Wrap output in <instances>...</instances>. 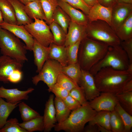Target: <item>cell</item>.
<instances>
[{"instance_id": "obj_1", "label": "cell", "mask_w": 132, "mask_h": 132, "mask_svg": "<svg viewBox=\"0 0 132 132\" xmlns=\"http://www.w3.org/2000/svg\"><path fill=\"white\" fill-rule=\"evenodd\" d=\"M94 77L97 87L100 92L116 95L120 93L125 84L132 79V75L126 70L106 67L100 69Z\"/></svg>"}, {"instance_id": "obj_2", "label": "cell", "mask_w": 132, "mask_h": 132, "mask_svg": "<svg viewBox=\"0 0 132 132\" xmlns=\"http://www.w3.org/2000/svg\"><path fill=\"white\" fill-rule=\"evenodd\" d=\"M109 46L87 37L81 42L78 55L81 69L89 71L100 61L107 52Z\"/></svg>"}, {"instance_id": "obj_3", "label": "cell", "mask_w": 132, "mask_h": 132, "mask_svg": "<svg viewBox=\"0 0 132 132\" xmlns=\"http://www.w3.org/2000/svg\"><path fill=\"white\" fill-rule=\"evenodd\" d=\"M88 105L81 106L72 111L67 119L60 123H56L55 131L63 130L68 132L83 131L86 123L90 121L97 113Z\"/></svg>"}, {"instance_id": "obj_4", "label": "cell", "mask_w": 132, "mask_h": 132, "mask_svg": "<svg viewBox=\"0 0 132 132\" xmlns=\"http://www.w3.org/2000/svg\"><path fill=\"white\" fill-rule=\"evenodd\" d=\"M0 49L2 55L23 63L28 61L25 44L10 31L0 27Z\"/></svg>"}, {"instance_id": "obj_5", "label": "cell", "mask_w": 132, "mask_h": 132, "mask_svg": "<svg viewBox=\"0 0 132 132\" xmlns=\"http://www.w3.org/2000/svg\"><path fill=\"white\" fill-rule=\"evenodd\" d=\"M130 61L126 53L120 45L109 46L103 57L89 70L94 76L101 68L110 67L119 70H126Z\"/></svg>"}, {"instance_id": "obj_6", "label": "cell", "mask_w": 132, "mask_h": 132, "mask_svg": "<svg viewBox=\"0 0 132 132\" xmlns=\"http://www.w3.org/2000/svg\"><path fill=\"white\" fill-rule=\"evenodd\" d=\"M87 37L109 46L120 45L121 41L115 32L106 22L98 20L86 26Z\"/></svg>"}, {"instance_id": "obj_7", "label": "cell", "mask_w": 132, "mask_h": 132, "mask_svg": "<svg viewBox=\"0 0 132 132\" xmlns=\"http://www.w3.org/2000/svg\"><path fill=\"white\" fill-rule=\"evenodd\" d=\"M62 66L57 61L48 59L38 74L32 78L33 83L36 86L40 81H42L48 88L50 87L56 83Z\"/></svg>"}, {"instance_id": "obj_8", "label": "cell", "mask_w": 132, "mask_h": 132, "mask_svg": "<svg viewBox=\"0 0 132 132\" xmlns=\"http://www.w3.org/2000/svg\"><path fill=\"white\" fill-rule=\"evenodd\" d=\"M34 22L24 26L33 38L43 45L48 47L53 43V34L49 25L44 20L35 19Z\"/></svg>"}, {"instance_id": "obj_9", "label": "cell", "mask_w": 132, "mask_h": 132, "mask_svg": "<svg viewBox=\"0 0 132 132\" xmlns=\"http://www.w3.org/2000/svg\"><path fill=\"white\" fill-rule=\"evenodd\" d=\"M117 101L115 94L102 92L99 96L88 101V105L97 112L102 111L111 112L114 110Z\"/></svg>"}, {"instance_id": "obj_10", "label": "cell", "mask_w": 132, "mask_h": 132, "mask_svg": "<svg viewBox=\"0 0 132 132\" xmlns=\"http://www.w3.org/2000/svg\"><path fill=\"white\" fill-rule=\"evenodd\" d=\"M132 12V4L117 3L112 7L111 27L115 32Z\"/></svg>"}, {"instance_id": "obj_11", "label": "cell", "mask_w": 132, "mask_h": 132, "mask_svg": "<svg viewBox=\"0 0 132 132\" xmlns=\"http://www.w3.org/2000/svg\"><path fill=\"white\" fill-rule=\"evenodd\" d=\"M79 85L82 89L87 100L89 101L100 94L96 86L94 76L89 71L81 69Z\"/></svg>"}, {"instance_id": "obj_12", "label": "cell", "mask_w": 132, "mask_h": 132, "mask_svg": "<svg viewBox=\"0 0 132 132\" xmlns=\"http://www.w3.org/2000/svg\"><path fill=\"white\" fill-rule=\"evenodd\" d=\"M23 63L10 57L0 56V81L5 83L9 82V77L14 70H21Z\"/></svg>"}, {"instance_id": "obj_13", "label": "cell", "mask_w": 132, "mask_h": 132, "mask_svg": "<svg viewBox=\"0 0 132 132\" xmlns=\"http://www.w3.org/2000/svg\"><path fill=\"white\" fill-rule=\"evenodd\" d=\"M0 27L10 31L21 39L25 43L27 49L32 51L34 39L26 30L24 25L11 24L4 22L0 24Z\"/></svg>"}, {"instance_id": "obj_14", "label": "cell", "mask_w": 132, "mask_h": 132, "mask_svg": "<svg viewBox=\"0 0 132 132\" xmlns=\"http://www.w3.org/2000/svg\"><path fill=\"white\" fill-rule=\"evenodd\" d=\"M86 26L71 21L68 28L64 46L68 47L86 37Z\"/></svg>"}, {"instance_id": "obj_15", "label": "cell", "mask_w": 132, "mask_h": 132, "mask_svg": "<svg viewBox=\"0 0 132 132\" xmlns=\"http://www.w3.org/2000/svg\"><path fill=\"white\" fill-rule=\"evenodd\" d=\"M34 90L33 88H30L26 90L21 91L17 88L6 89L2 86L0 87V97L5 98L7 102L15 103L22 100H28V94Z\"/></svg>"}, {"instance_id": "obj_16", "label": "cell", "mask_w": 132, "mask_h": 132, "mask_svg": "<svg viewBox=\"0 0 132 132\" xmlns=\"http://www.w3.org/2000/svg\"><path fill=\"white\" fill-rule=\"evenodd\" d=\"M112 8L107 7L97 3L91 8L87 15L88 22L100 20L106 22L110 26Z\"/></svg>"}, {"instance_id": "obj_17", "label": "cell", "mask_w": 132, "mask_h": 132, "mask_svg": "<svg viewBox=\"0 0 132 132\" xmlns=\"http://www.w3.org/2000/svg\"><path fill=\"white\" fill-rule=\"evenodd\" d=\"M54 96L51 94L45 104L43 116L44 122V131L49 132L54 128L57 122L54 103Z\"/></svg>"}, {"instance_id": "obj_18", "label": "cell", "mask_w": 132, "mask_h": 132, "mask_svg": "<svg viewBox=\"0 0 132 132\" xmlns=\"http://www.w3.org/2000/svg\"><path fill=\"white\" fill-rule=\"evenodd\" d=\"M58 6L68 16L71 20L78 24L86 26L88 22L86 15L83 12L61 0H58Z\"/></svg>"}, {"instance_id": "obj_19", "label": "cell", "mask_w": 132, "mask_h": 132, "mask_svg": "<svg viewBox=\"0 0 132 132\" xmlns=\"http://www.w3.org/2000/svg\"><path fill=\"white\" fill-rule=\"evenodd\" d=\"M32 51L33 54L34 63L37 68L36 72L38 73L48 58L49 48V46L43 45L34 39Z\"/></svg>"}, {"instance_id": "obj_20", "label": "cell", "mask_w": 132, "mask_h": 132, "mask_svg": "<svg viewBox=\"0 0 132 132\" xmlns=\"http://www.w3.org/2000/svg\"><path fill=\"white\" fill-rule=\"evenodd\" d=\"M49 53L48 59L55 60L62 66L67 65L68 58L67 48L64 45L59 46L53 43L49 46Z\"/></svg>"}, {"instance_id": "obj_21", "label": "cell", "mask_w": 132, "mask_h": 132, "mask_svg": "<svg viewBox=\"0 0 132 132\" xmlns=\"http://www.w3.org/2000/svg\"><path fill=\"white\" fill-rule=\"evenodd\" d=\"M26 13L31 19H35L46 21L45 14L40 0H34L24 6Z\"/></svg>"}, {"instance_id": "obj_22", "label": "cell", "mask_w": 132, "mask_h": 132, "mask_svg": "<svg viewBox=\"0 0 132 132\" xmlns=\"http://www.w3.org/2000/svg\"><path fill=\"white\" fill-rule=\"evenodd\" d=\"M13 6L17 21V24L23 25L33 22L26 13L24 9L25 5L18 0H8Z\"/></svg>"}, {"instance_id": "obj_23", "label": "cell", "mask_w": 132, "mask_h": 132, "mask_svg": "<svg viewBox=\"0 0 132 132\" xmlns=\"http://www.w3.org/2000/svg\"><path fill=\"white\" fill-rule=\"evenodd\" d=\"M0 10L4 22L17 24V21L13 8L8 0H0Z\"/></svg>"}, {"instance_id": "obj_24", "label": "cell", "mask_w": 132, "mask_h": 132, "mask_svg": "<svg viewBox=\"0 0 132 132\" xmlns=\"http://www.w3.org/2000/svg\"><path fill=\"white\" fill-rule=\"evenodd\" d=\"M54 103L56 112V118L58 123L63 122L69 117L71 111L67 108L63 100L55 97Z\"/></svg>"}, {"instance_id": "obj_25", "label": "cell", "mask_w": 132, "mask_h": 132, "mask_svg": "<svg viewBox=\"0 0 132 132\" xmlns=\"http://www.w3.org/2000/svg\"><path fill=\"white\" fill-rule=\"evenodd\" d=\"M115 32L121 41L132 38V12Z\"/></svg>"}, {"instance_id": "obj_26", "label": "cell", "mask_w": 132, "mask_h": 132, "mask_svg": "<svg viewBox=\"0 0 132 132\" xmlns=\"http://www.w3.org/2000/svg\"><path fill=\"white\" fill-rule=\"evenodd\" d=\"M20 102L11 103L0 97V129L4 126L10 114Z\"/></svg>"}, {"instance_id": "obj_27", "label": "cell", "mask_w": 132, "mask_h": 132, "mask_svg": "<svg viewBox=\"0 0 132 132\" xmlns=\"http://www.w3.org/2000/svg\"><path fill=\"white\" fill-rule=\"evenodd\" d=\"M19 125L28 132H42L44 128V117L40 115L29 121L19 123Z\"/></svg>"}, {"instance_id": "obj_28", "label": "cell", "mask_w": 132, "mask_h": 132, "mask_svg": "<svg viewBox=\"0 0 132 132\" xmlns=\"http://www.w3.org/2000/svg\"><path fill=\"white\" fill-rule=\"evenodd\" d=\"M52 22L59 25L67 34L71 20L67 14L58 6L53 14Z\"/></svg>"}, {"instance_id": "obj_29", "label": "cell", "mask_w": 132, "mask_h": 132, "mask_svg": "<svg viewBox=\"0 0 132 132\" xmlns=\"http://www.w3.org/2000/svg\"><path fill=\"white\" fill-rule=\"evenodd\" d=\"M49 25L53 35V43L59 46L64 45L66 34L62 28L53 22Z\"/></svg>"}, {"instance_id": "obj_30", "label": "cell", "mask_w": 132, "mask_h": 132, "mask_svg": "<svg viewBox=\"0 0 132 132\" xmlns=\"http://www.w3.org/2000/svg\"><path fill=\"white\" fill-rule=\"evenodd\" d=\"M110 113L111 112L106 111L98 112L88 124H98L111 131L110 124Z\"/></svg>"}, {"instance_id": "obj_31", "label": "cell", "mask_w": 132, "mask_h": 132, "mask_svg": "<svg viewBox=\"0 0 132 132\" xmlns=\"http://www.w3.org/2000/svg\"><path fill=\"white\" fill-rule=\"evenodd\" d=\"M44 12L46 23L49 25L52 22V16L58 6V0H40Z\"/></svg>"}, {"instance_id": "obj_32", "label": "cell", "mask_w": 132, "mask_h": 132, "mask_svg": "<svg viewBox=\"0 0 132 132\" xmlns=\"http://www.w3.org/2000/svg\"><path fill=\"white\" fill-rule=\"evenodd\" d=\"M62 72L69 77L78 85L81 69L78 62L63 66Z\"/></svg>"}, {"instance_id": "obj_33", "label": "cell", "mask_w": 132, "mask_h": 132, "mask_svg": "<svg viewBox=\"0 0 132 132\" xmlns=\"http://www.w3.org/2000/svg\"><path fill=\"white\" fill-rule=\"evenodd\" d=\"M115 95L121 106L132 115V91L121 92Z\"/></svg>"}, {"instance_id": "obj_34", "label": "cell", "mask_w": 132, "mask_h": 132, "mask_svg": "<svg viewBox=\"0 0 132 132\" xmlns=\"http://www.w3.org/2000/svg\"><path fill=\"white\" fill-rule=\"evenodd\" d=\"M114 110L118 114L123 122L124 126V132H131L132 127V115L122 108L118 101Z\"/></svg>"}, {"instance_id": "obj_35", "label": "cell", "mask_w": 132, "mask_h": 132, "mask_svg": "<svg viewBox=\"0 0 132 132\" xmlns=\"http://www.w3.org/2000/svg\"><path fill=\"white\" fill-rule=\"evenodd\" d=\"M19 110L23 121H26L40 116V114L25 103L21 102L18 105Z\"/></svg>"}, {"instance_id": "obj_36", "label": "cell", "mask_w": 132, "mask_h": 132, "mask_svg": "<svg viewBox=\"0 0 132 132\" xmlns=\"http://www.w3.org/2000/svg\"><path fill=\"white\" fill-rule=\"evenodd\" d=\"M110 124L112 132H124L123 122L118 114L114 110L111 112Z\"/></svg>"}, {"instance_id": "obj_37", "label": "cell", "mask_w": 132, "mask_h": 132, "mask_svg": "<svg viewBox=\"0 0 132 132\" xmlns=\"http://www.w3.org/2000/svg\"><path fill=\"white\" fill-rule=\"evenodd\" d=\"M56 83L69 92L73 88L79 86L77 82L62 72L59 75Z\"/></svg>"}, {"instance_id": "obj_38", "label": "cell", "mask_w": 132, "mask_h": 132, "mask_svg": "<svg viewBox=\"0 0 132 132\" xmlns=\"http://www.w3.org/2000/svg\"><path fill=\"white\" fill-rule=\"evenodd\" d=\"M16 118H12L7 121L6 123L1 129L0 132H28L20 127Z\"/></svg>"}, {"instance_id": "obj_39", "label": "cell", "mask_w": 132, "mask_h": 132, "mask_svg": "<svg viewBox=\"0 0 132 132\" xmlns=\"http://www.w3.org/2000/svg\"><path fill=\"white\" fill-rule=\"evenodd\" d=\"M81 41H79L67 48L68 58L67 65L78 62V50Z\"/></svg>"}, {"instance_id": "obj_40", "label": "cell", "mask_w": 132, "mask_h": 132, "mask_svg": "<svg viewBox=\"0 0 132 132\" xmlns=\"http://www.w3.org/2000/svg\"><path fill=\"white\" fill-rule=\"evenodd\" d=\"M69 95L77 101L81 106L88 104V101L86 99L84 91L79 86L71 90Z\"/></svg>"}, {"instance_id": "obj_41", "label": "cell", "mask_w": 132, "mask_h": 132, "mask_svg": "<svg viewBox=\"0 0 132 132\" xmlns=\"http://www.w3.org/2000/svg\"><path fill=\"white\" fill-rule=\"evenodd\" d=\"M47 90L52 92L57 97L63 100L69 94V92L56 83L48 88Z\"/></svg>"}, {"instance_id": "obj_42", "label": "cell", "mask_w": 132, "mask_h": 132, "mask_svg": "<svg viewBox=\"0 0 132 132\" xmlns=\"http://www.w3.org/2000/svg\"><path fill=\"white\" fill-rule=\"evenodd\" d=\"M66 2L71 6L81 10L85 14L87 15L91 7L87 5L83 0H61Z\"/></svg>"}, {"instance_id": "obj_43", "label": "cell", "mask_w": 132, "mask_h": 132, "mask_svg": "<svg viewBox=\"0 0 132 132\" xmlns=\"http://www.w3.org/2000/svg\"><path fill=\"white\" fill-rule=\"evenodd\" d=\"M120 45L127 55L130 63H132V38L121 41Z\"/></svg>"}, {"instance_id": "obj_44", "label": "cell", "mask_w": 132, "mask_h": 132, "mask_svg": "<svg viewBox=\"0 0 132 132\" xmlns=\"http://www.w3.org/2000/svg\"><path fill=\"white\" fill-rule=\"evenodd\" d=\"M63 100L67 107L71 111L74 110L81 106L77 101L69 95Z\"/></svg>"}, {"instance_id": "obj_45", "label": "cell", "mask_w": 132, "mask_h": 132, "mask_svg": "<svg viewBox=\"0 0 132 132\" xmlns=\"http://www.w3.org/2000/svg\"><path fill=\"white\" fill-rule=\"evenodd\" d=\"M22 72L21 70L17 69L14 70L9 77V82L13 83H17L20 82L22 79Z\"/></svg>"}, {"instance_id": "obj_46", "label": "cell", "mask_w": 132, "mask_h": 132, "mask_svg": "<svg viewBox=\"0 0 132 132\" xmlns=\"http://www.w3.org/2000/svg\"><path fill=\"white\" fill-rule=\"evenodd\" d=\"M98 2L104 6L111 8L117 3L116 0H98Z\"/></svg>"}, {"instance_id": "obj_47", "label": "cell", "mask_w": 132, "mask_h": 132, "mask_svg": "<svg viewBox=\"0 0 132 132\" xmlns=\"http://www.w3.org/2000/svg\"><path fill=\"white\" fill-rule=\"evenodd\" d=\"M83 132H98L97 125L89 124L84 127Z\"/></svg>"}, {"instance_id": "obj_48", "label": "cell", "mask_w": 132, "mask_h": 132, "mask_svg": "<svg viewBox=\"0 0 132 132\" xmlns=\"http://www.w3.org/2000/svg\"><path fill=\"white\" fill-rule=\"evenodd\" d=\"M130 91H132V79L125 84L120 93Z\"/></svg>"}, {"instance_id": "obj_49", "label": "cell", "mask_w": 132, "mask_h": 132, "mask_svg": "<svg viewBox=\"0 0 132 132\" xmlns=\"http://www.w3.org/2000/svg\"><path fill=\"white\" fill-rule=\"evenodd\" d=\"M88 6L91 7L98 3V0H83Z\"/></svg>"}, {"instance_id": "obj_50", "label": "cell", "mask_w": 132, "mask_h": 132, "mask_svg": "<svg viewBox=\"0 0 132 132\" xmlns=\"http://www.w3.org/2000/svg\"><path fill=\"white\" fill-rule=\"evenodd\" d=\"M96 124L98 127V132H112L111 131L99 125L98 124Z\"/></svg>"}, {"instance_id": "obj_51", "label": "cell", "mask_w": 132, "mask_h": 132, "mask_svg": "<svg viewBox=\"0 0 132 132\" xmlns=\"http://www.w3.org/2000/svg\"><path fill=\"white\" fill-rule=\"evenodd\" d=\"M117 3H125L132 4V0H116Z\"/></svg>"}, {"instance_id": "obj_52", "label": "cell", "mask_w": 132, "mask_h": 132, "mask_svg": "<svg viewBox=\"0 0 132 132\" xmlns=\"http://www.w3.org/2000/svg\"><path fill=\"white\" fill-rule=\"evenodd\" d=\"M126 70L130 73L132 75V63H130Z\"/></svg>"}, {"instance_id": "obj_53", "label": "cell", "mask_w": 132, "mask_h": 132, "mask_svg": "<svg viewBox=\"0 0 132 132\" xmlns=\"http://www.w3.org/2000/svg\"><path fill=\"white\" fill-rule=\"evenodd\" d=\"M21 2L24 5H25L28 3L34 1V0H18Z\"/></svg>"}, {"instance_id": "obj_54", "label": "cell", "mask_w": 132, "mask_h": 132, "mask_svg": "<svg viewBox=\"0 0 132 132\" xmlns=\"http://www.w3.org/2000/svg\"><path fill=\"white\" fill-rule=\"evenodd\" d=\"M3 22H4V21L3 19L2 14L0 10V24Z\"/></svg>"}]
</instances>
